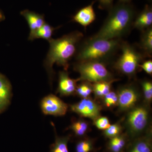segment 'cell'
I'll use <instances>...</instances> for the list:
<instances>
[{
    "label": "cell",
    "instance_id": "d4e9b609",
    "mask_svg": "<svg viewBox=\"0 0 152 152\" xmlns=\"http://www.w3.org/2000/svg\"><path fill=\"white\" fill-rule=\"evenodd\" d=\"M95 124L98 129L102 130H106L110 126L109 120L106 117L97 118Z\"/></svg>",
    "mask_w": 152,
    "mask_h": 152
},
{
    "label": "cell",
    "instance_id": "ac0fdd59",
    "mask_svg": "<svg viewBox=\"0 0 152 152\" xmlns=\"http://www.w3.org/2000/svg\"><path fill=\"white\" fill-rule=\"evenodd\" d=\"M113 81V80L94 83L93 86V89L95 94L99 96H105L110 92L111 84Z\"/></svg>",
    "mask_w": 152,
    "mask_h": 152
},
{
    "label": "cell",
    "instance_id": "5b68a950",
    "mask_svg": "<svg viewBox=\"0 0 152 152\" xmlns=\"http://www.w3.org/2000/svg\"><path fill=\"white\" fill-rule=\"evenodd\" d=\"M120 48L122 53L116 63V67L122 73L132 75L140 67L144 55L127 42L121 43Z\"/></svg>",
    "mask_w": 152,
    "mask_h": 152
},
{
    "label": "cell",
    "instance_id": "f1b7e54d",
    "mask_svg": "<svg viewBox=\"0 0 152 152\" xmlns=\"http://www.w3.org/2000/svg\"><path fill=\"white\" fill-rule=\"evenodd\" d=\"M100 7L103 9H110L113 0H98Z\"/></svg>",
    "mask_w": 152,
    "mask_h": 152
},
{
    "label": "cell",
    "instance_id": "484cf974",
    "mask_svg": "<svg viewBox=\"0 0 152 152\" xmlns=\"http://www.w3.org/2000/svg\"><path fill=\"white\" fill-rule=\"evenodd\" d=\"M142 85L146 99L148 100H150L152 98V83L151 82L145 81L143 82Z\"/></svg>",
    "mask_w": 152,
    "mask_h": 152
},
{
    "label": "cell",
    "instance_id": "8fae6325",
    "mask_svg": "<svg viewBox=\"0 0 152 152\" xmlns=\"http://www.w3.org/2000/svg\"><path fill=\"white\" fill-rule=\"evenodd\" d=\"M12 87L4 76L0 75V113L5 110L10 103Z\"/></svg>",
    "mask_w": 152,
    "mask_h": 152
},
{
    "label": "cell",
    "instance_id": "52a82bcc",
    "mask_svg": "<svg viewBox=\"0 0 152 152\" xmlns=\"http://www.w3.org/2000/svg\"><path fill=\"white\" fill-rule=\"evenodd\" d=\"M71 108L73 111L82 116L96 119L100 115L101 108L94 102L85 98L77 103L72 105Z\"/></svg>",
    "mask_w": 152,
    "mask_h": 152
},
{
    "label": "cell",
    "instance_id": "4dcf8cb0",
    "mask_svg": "<svg viewBox=\"0 0 152 152\" xmlns=\"http://www.w3.org/2000/svg\"><path fill=\"white\" fill-rule=\"evenodd\" d=\"M131 0H119L121 3H126L130 1Z\"/></svg>",
    "mask_w": 152,
    "mask_h": 152
},
{
    "label": "cell",
    "instance_id": "ffe728a7",
    "mask_svg": "<svg viewBox=\"0 0 152 152\" xmlns=\"http://www.w3.org/2000/svg\"><path fill=\"white\" fill-rule=\"evenodd\" d=\"M129 152H152L151 146L148 140H140L133 145Z\"/></svg>",
    "mask_w": 152,
    "mask_h": 152
},
{
    "label": "cell",
    "instance_id": "7a4b0ae2",
    "mask_svg": "<svg viewBox=\"0 0 152 152\" xmlns=\"http://www.w3.org/2000/svg\"><path fill=\"white\" fill-rule=\"evenodd\" d=\"M108 16L99 31L92 37L120 39L133 26L135 12L133 7L121 3L112 7Z\"/></svg>",
    "mask_w": 152,
    "mask_h": 152
},
{
    "label": "cell",
    "instance_id": "44dd1931",
    "mask_svg": "<svg viewBox=\"0 0 152 152\" xmlns=\"http://www.w3.org/2000/svg\"><path fill=\"white\" fill-rule=\"evenodd\" d=\"M76 135L82 136L84 135L88 129V124L83 121H78L73 123L71 126Z\"/></svg>",
    "mask_w": 152,
    "mask_h": 152
},
{
    "label": "cell",
    "instance_id": "5bb4252c",
    "mask_svg": "<svg viewBox=\"0 0 152 152\" xmlns=\"http://www.w3.org/2000/svg\"><path fill=\"white\" fill-rule=\"evenodd\" d=\"M137 94L132 88H126L121 91L118 102L120 107L123 109H127L131 107L135 103L137 99Z\"/></svg>",
    "mask_w": 152,
    "mask_h": 152
},
{
    "label": "cell",
    "instance_id": "ba28073f",
    "mask_svg": "<svg viewBox=\"0 0 152 152\" xmlns=\"http://www.w3.org/2000/svg\"><path fill=\"white\" fill-rule=\"evenodd\" d=\"M148 114L146 110L139 107L132 111L128 118V121L132 130L135 132L142 130L146 126Z\"/></svg>",
    "mask_w": 152,
    "mask_h": 152
},
{
    "label": "cell",
    "instance_id": "83f0119b",
    "mask_svg": "<svg viewBox=\"0 0 152 152\" xmlns=\"http://www.w3.org/2000/svg\"><path fill=\"white\" fill-rule=\"evenodd\" d=\"M140 67H141L147 73L151 75L152 73V61L149 60L144 62L142 64H140Z\"/></svg>",
    "mask_w": 152,
    "mask_h": 152
},
{
    "label": "cell",
    "instance_id": "9c48e42d",
    "mask_svg": "<svg viewBox=\"0 0 152 152\" xmlns=\"http://www.w3.org/2000/svg\"><path fill=\"white\" fill-rule=\"evenodd\" d=\"M94 1L90 4L80 9L73 17V20L86 28L91 24L96 18V15L94 8Z\"/></svg>",
    "mask_w": 152,
    "mask_h": 152
},
{
    "label": "cell",
    "instance_id": "4316f807",
    "mask_svg": "<svg viewBox=\"0 0 152 152\" xmlns=\"http://www.w3.org/2000/svg\"><path fill=\"white\" fill-rule=\"evenodd\" d=\"M118 100V97L113 92H110L105 96V102L107 107H110L116 103Z\"/></svg>",
    "mask_w": 152,
    "mask_h": 152
},
{
    "label": "cell",
    "instance_id": "7402d4cb",
    "mask_svg": "<svg viewBox=\"0 0 152 152\" xmlns=\"http://www.w3.org/2000/svg\"><path fill=\"white\" fill-rule=\"evenodd\" d=\"M76 91L79 96L84 98H86L92 92L93 88L89 84L83 83L77 87Z\"/></svg>",
    "mask_w": 152,
    "mask_h": 152
},
{
    "label": "cell",
    "instance_id": "4fadbf2b",
    "mask_svg": "<svg viewBox=\"0 0 152 152\" xmlns=\"http://www.w3.org/2000/svg\"><path fill=\"white\" fill-rule=\"evenodd\" d=\"M21 15L27 21L30 29L29 35L32 34L45 23L44 15L26 10L22 11Z\"/></svg>",
    "mask_w": 152,
    "mask_h": 152
},
{
    "label": "cell",
    "instance_id": "2e32d148",
    "mask_svg": "<svg viewBox=\"0 0 152 152\" xmlns=\"http://www.w3.org/2000/svg\"><path fill=\"white\" fill-rule=\"evenodd\" d=\"M56 29V28L45 23L34 34L29 35L28 39L32 41L35 39H42L49 41L52 39V36Z\"/></svg>",
    "mask_w": 152,
    "mask_h": 152
},
{
    "label": "cell",
    "instance_id": "30bf717a",
    "mask_svg": "<svg viewBox=\"0 0 152 152\" xmlns=\"http://www.w3.org/2000/svg\"><path fill=\"white\" fill-rule=\"evenodd\" d=\"M79 80L71 79L66 72H60L58 91L64 96L72 94L76 91V83Z\"/></svg>",
    "mask_w": 152,
    "mask_h": 152
},
{
    "label": "cell",
    "instance_id": "6da1fadb",
    "mask_svg": "<svg viewBox=\"0 0 152 152\" xmlns=\"http://www.w3.org/2000/svg\"><path fill=\"white\" fill-rule=\"evenodd\" d=\"M83 37V33L76 31L58 39H52L48 41L50 49L44 65L51 82L54 75L53 65L57 64L66 71L69 68V61L75 55L78 44Z\"/></svg>",
    "mask_w": 152,
    "mask_h": 152
},
{
    "label": "cell",
    "instance_id": "3957f363",
    "mask_svg": "<svg viewBox=\"0 0 152 152\" xmlns=\"http://www.w3.org/2000/svg\"><path fill=\"white\" fill-rule=\"evenodd\" d=\"M121 44L120 39H107L91 37L85 41L77 54L79 62L104 61L113 56Z\"/></svg>",
    "mask_w": 152,
    "mask_h": 152
},
{
    "label": "cell",
    "instance_id": "7c38bea8",
    "mask_svg": "<svg viewBox=\"0 0 152 152\" xmlns=\"http://www.w3.org/2000/svg\"><path fill=\"white\" fill-rule=\"evenodd\" d=\"M152 24V7L151 6L147 5L134 21L133 26L142 31L151 27Z\"/></svg>",
    "mask_w": 152,
    "mask_h": 152
},
{
    "label": "cell",
    "instance_id": "d6986e66",
    "mask_svg": "<svg viewBox=\"0 0 152 152\" xmlns=\"http://www.w3.org/2000/svg\"><path fill=\"white\" fill-rule=\"evenodd\" d=\"M126 140L121 136H116L112 138L109 142V150L112 152H121L124 148Z\"/></svg>",
    "mask_w": 152,
    "mask_h": 152
},
{
    "label": "cell",
    "instance_id": "9a60e30c",
    "mask_svg": "<svg viewBox=\"0 0 152 152\" xmlns=\"http://www.w3.org/2000/svg\"><path fill=\"white\" fill-rule=\"evenodd\" d=\"M140 47L145 56L151 57L152 55V28L151 27L142 31Z\"/></svg>",
    "mask_w": 152,
    "mask_h": 152
},
{
    "label": "cell",
    "instance_id": "277c9868",
    "mask_svg": "<svg viewBox=\"0 0 152 152\" xmlns=\"http://www.w3.org/2000/svg\"><path fill=\"white\" fill-rule=\"evenodd\" d=\"M75 69L80 75L79 80L94 83L112 80L111 75L104 63L101 62H79Z\"/></svg>",
    "mask_w": 152,
    "mask_h": 152
},
{
    "label": "cell",
    "instance_id": "cb8c5ba5",
    "mask_svg": "<svg viewBox=\"0 0 152 152\" xmlns=\"http://www.w3.org/2000/svg\"><path fill=\"white\" fill-rule=\"evenodd\" d=\"M120 132L119 126L118 125H110L108 128L106 129L104 134L106 137L112 138L118 136Z\"/></svg>",
    "mask_w": 152,
    "mask_h": 152
},
{
    "label": "cell",
    "instance_id": "f546056e",
    "mask_svg": "<svg viewBox=\"0 0 152 152\" xmlns=\"http://www.w3.org/2000/svg\"><path fill=\"white\" fill-rule=\"evenodd\" d=\"M4 16L3 15V14L0 11V21H1L2 20H4Z\"/></svg>",
    "mask_w": 152,
    "mask_h": 152
},
{
    "label": "cell",
    "instance_id": "e0dca14e",
    "mask_svg": "<svg viewBox=\"0 0 152 152\" xmlns=\"http://www.w3.org/2000/svg\"><path fill=\"white\" fill-rule=\"evenodd\" d=\"M69 140V136H56L55 142L51 145L50 152H69L68 148V143Z\"/></svg>",
    "mask_w": 152,
    "mask_h": 152
},
{
    "label": "cell",
    "instance_id": "8992f818",
    "mask_svg": "<svg viewBox=\"0 0 152 152\" xmlns=\"http://www.w3.org/2000/svg\"><path fill=\"white\" fill-rule=\"evenodd\" d=\"M42 111L46 115L59 116L65 115L68 106L56 96L48 95L42 100L41 104Z\"/></svg>",
    "mask_w": 152,
    "mask_h": 152
},
{
    "label": "cell",
    "instance_id": "603a6c76",
    "mask_svg": "<svg viewBox=\"0 0 152 152\" xmlns=\"http://www.w3.org/2000/svg\"><path fill=\"white\" fill-rule=\"evenodd\" d=\"M92 142L88 140L79 142L76 147V152H90L93 149Z\"/></svg>",
    "mask_w": 152,
    "mask_h": 152
}]
</instances>
